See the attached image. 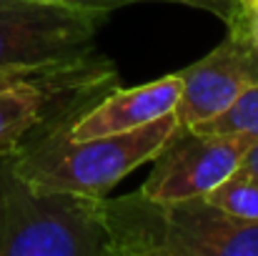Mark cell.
I'll list each match as a JSON object with an SVG mask.
<instances>
[{"mask_svg": "<svg viewBox=\"0 0 258 256\" xmlns=\"http://www.w3.org/2000/svg\"><path fill=\"white\" fill-rule=\"evenodd\" d=\"M113 256H258V221L238 219L206 196L158 203L141 191L105 196Z\"/></svg>", "mask_w": 258, "mask_h": 256, "instance_id": "cell-1", "label": "cell"}, {"mask_svg": "<svg viewBox=\"0 0 258 256\" xmlns=\"http://www.w3.org/2000/svg\"><path fill=\"white\" fill-rule=\"evenodd\" d=\"M0 256H113L105 196L38 188L3 156Z\"/></svg>", "mask_w": 258, "mask_h": 256, "instance_id": "cell-2", "label": "cell"}, {"mask_svg": "<svg viewBox=\"0 0 258 256\" xmlns=\"http://www.w3.org/2000/svg\"><path fill=\"white\" fill-rule=\"evenodd\" d=\"M115 85V63L98 50L71 61L0 71V159L73 123Z\"/></svg>", "mask_w": 258, "mask_h": 256, "instance_id": "cell-3", "label": "cell"}, {"mask_svg": "<svg viewBox=\"0 0 258 256\" xmlns=\"http://www.w3.org/2000/svg\"><path fill=\"white\" fill-rule=\"evenodd\" d=\"M68 126H60L18 151L13 156L15 169L33 186L45 191L105 196L131 171L161 153L178 128V121L168 113L136 131L95 136L86 141L71 138Z\"/></svg>", "mask_w": 258, "mask_h": 256, "instance_id": "cell-4", "label": "cell"}, {"mask_svg": "<svg viewBox=\"0 0 258 256\" xmlns=\"http://www.w3.org/2000/svg\"><path fill=\"white\" fill-rule=\"evenodd\" d=\"M105 15L40 0H0V71L95 53Z\"/></svg>", "mask_w": 258, "mask_h": 256, "instance_id": "cell-5", "label": "cell"}, {"mask_svg": "<svg viewBox=\"0 0 258 256\" xmlns=\"http://www.w3.org/2000/svg\"><path fill=\"white\" fill-rule=\"evenodd\" d=\"M251 143L241 136H216L178 126L138 191L158 203L208 196L241 166Z\"/></svg>", "mask_w": 258, "mask_h": 256, "instance_id": "cell-6", "label": "cell"}, {"mask_svg": "<svg viewBox=\"0 0 258 256\" xmlns=\"http://www.w3.org/2000/svg\"><path fill=\"white\" fill-rule=\"evenodd\" d=\"M178 76L183 85L173 116L178 126H198L221 116L246 88L258 83V56L228 33L208 56Z\"/></svg>", "mask_w": 258, "mask_h": 256, "instance_id": "cell-7", "label": "cell"}, {"mask_svg": "<svg viewBox=\"0 0 258 256\" xmlns=\"http://www.w3.org/2000/svg\"><path fill=\"white\" fill-rule=\"evenodd\" d=\"M180 85L183 81L178 73L133 88L115 85L68 126V136L76 141H86L95 136L125 133L148 126L175 111V103L180 98Z\"/></svg>", "mask_w": 258, "mask_h": 256, "instance_id": "cell-8", "label": "cell"}, {"mask_svg": "<svg viewBox=\"0 0 258 256\" xmlns=\"http://www.w3.org/2000/svg\"><path fill=\"white\" fill-rule=\"evenodd\" d=\"M201 133L216 136H241L248 141H258V83L246 88L221 116L190 126Z\"/></svg>", "mask_w": 258, "mask_h": 256, "instance_id": "cell-9", "label": "cell"}, {"mask_svg": "<svg viewBox=\"0 0 258 256\" xmlns=\"http://www.w3.org/2000/svg\"><path fill=\"white\" fill-rule=\"evenodd\" d=\"M213 206L246 219V221H258V178L246 169L233 171L221 186H216L206 196Z\"/></svg>", "mask_w": 258, "mask_h": 256, "instance_id": "cell-10", "label": "cell"}, {"mask_svg": "<svg viewBox=\"0 0 258 256\" xmlns=\"http://www.w3.org/2000/svg\"><path fill=\"white\" fill-rule=\"evenodd\" d=\"M133 3H180V5H190V8L206 10V13L216 15L218 20H223L228 25L233 20V15L238 13L243 0H86L81 8L95 10L100 15H108V13H113L118 8H125V5H133Z\"/></svg>", "mask_w": 258, "mask_h": 256, "instance_id": "cell-11", "label": "cell"}, {"mask_svg": "<svg viewBox=\"0 0 258 256\" xmlns=\"http://www.w3.org/2000/svg\"><path fill=\"white\" fill-rule=\"evenodd\" d=\"M226 28L233 38H238L258 56V0H243L238 13Z\"/></svg>", "mask_w": 258, "mask_h": 256, "instance_id": "cell-12", "label": "cell"}, {"mask_svg": "<svg viewBox=\"0 0 258 256\" xmlns=\"http://www.w3.org/2000/svg\"><path fill=\"white\" fill-rule=\"evenodd\" d=\"M241 169H246L248 173H253L258 178V141H253V143L248 146V151H246V156H243V161H241Z\"/></svg>", "mask_w": 258, "mask_h": 256, "instance_id": "cell-13", "label": "cell"}, {"mask_svg": "<svg viewBox=\"0 0 258 256\" xmlns=\"http://www.w3.org/2000/svg\"><path fill=\"white\" fill-rule=\"evenodd\" d=\"M40 3H53V5H83L86 0H40Z\"/></svg>", "mask_w": 258, "mask_h": 256, "instance_id": "cell-14", "label": "cell"}]
</instances>
